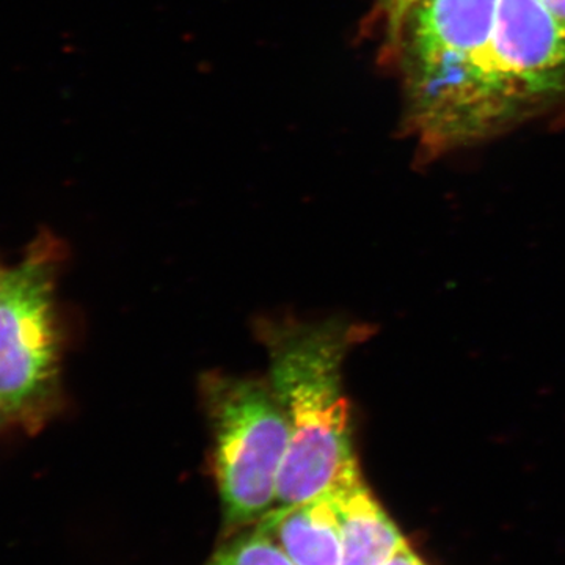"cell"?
Segmentation results:
<instances>
[{"instance_id": "6da1fadb", "label": "cell", "mask_w": 565, "mask_h": 565, "mask_svg": "<svg viewBox=\"0 0 565 565\" xmlns=\"http://www.w3.org/2000/svg\"><path fill=\"white\" fill-rule=\"evenodd\" d=\"M256 332L269 355L270 385L291 427L275 505L289 508L329 492L356 463L343 364L363 340V327L341 319L282 318L263 319Z\"/></svg>"}, {"instance_id": "7a4b0ae2", "label": "cell", "mask_w": 565, "mask_h": 565, "mask_svg": "<svg viewBox=\"0 0 565 565\" xmlns=\"http://www.w3.org/2000/svg\"><path fill=\"white\" fill-rule=\"evenodd\" d=\"M62 245L33 241L0 289V415L36 434L62 405V329L55 281Z\"/></svg>"}, {"instance_id": "3957f363", "label": "cell", "mask_w": 565, "mask_h": 565, "mask_svg": "<svg viewBox=\"0 0 565 565\" xmlns=\"http://www.w3.org/2000/svg\"><path fill=\"white\" fill-rule=\"evenodd\" d=\"M212 465L230 533L256 525L277 505L291 427L269 381L212 373L202 379Z\"/></svg>"}, {"instance_id": "277c9868", "label": "cell", "mask_w": 565, "mask_h": 565, "mask_svg": "<svg viewBox=\"0 0 565 565\" xmlns=\"http://www.w3.org/2000/svg\"><path fill=\"white\" fill-rule=\"evenodd\" d=\"M494 65L520 106L565 93V24L541 0H498Z\"/></svg>"}, {"instance_id": "5b68a950", "label": "cell", "mask_w": 565, "mask_h": 565, "mask_svg": "<svg viewBox=\"0 0 565 565\" xmlns=\"http://www.w3.org/2000/svg\"><path fill=\"white\" fill-rule=\"evenodd\" d=\"M343 541L341 565H384L407 544L399 527L364 484L359 462L329 490Z\"/></svg>"}, {"instance_id": "8992f818", "label": "cell", "mask_w": 565, "mask_h": 565, "mask_svg": "<svg viewBox=\"0 0 565 565\" xmlns=\"http://www.w3.org/2000/svg\"><path fill=\"white\" fill-rule=\"evenodd\" d=\"M296 565H341L343 541L330 492L289 508H275L256 523Z\"/></svg>"}, {"instance_id": "52a82bcc", "label": "cell", "mask_w": 565, "mask_h": 565, "mask_svg": "<svg viewBox=\"0 0 565 565\" xmlns=\"http://www.w3.org/2000/svg\"><path fill=\"white\" fill-rule=\"evenodd\" d=\"M204 565H296L262 531H244L225 542Z\"/></svg>"}, {"instance_id": "ba28073f", "label": "cell", "mask_w": 565, "mask_h": 565, "mask_svg": "<svg viewBox=\"0 0 565 565\" xmlns=\"http://www.w3.org/2000/svg\"><path fill=\"white\" fill-rule=\"evenodd\" d=\"M419 2L422 0H381L390 31L399 32L401 28H404L408 14L414 11Z\"/></svg>"}, {"instance_id": "9c48e42d", "label": "cell", "mask_w": 565, "mask_h": 565, "mask_svg": "<svg viewBox=\"0 0 565 565\" xmlns=\"http://www.w3.org/2000/svg\"><path fill=\"white\" fill-rule=\"evenodd\" d=\"M384 565H426V563L416 555L411 545L405 544Z\"/></svg>"}, {"instance_id": "30bf717a", "label": "cell", "mask_w": 565, "mask_h": 565, "mask_svg": "<svg viewBox=\"0 0 565 565\" xmlns=\"http://www.w3.org/2000/svg\"><path fill=\"white\" fill-rule=\"evenodd\" d=\"M546 10L565 24V0H541Z\"/></svg>"}, {"instance_id": "8fae6325", "label": "cell", "mask_w": 565, "mask_h": 565, "mask_svg": "<svg viewBox=\"0 0 565 565\" xmlns=\"http://www.w3.org/2000/svg\"><path fill=\"white\" fill-rule=\"evenodd\" d=\"M7 270L9 269H6V267L0 266V289H2L3 280H6Z\"/></svg>"}, {"instance_id": "7c38bea8", "label": "cell", "mask_w": 565, "mask_h": 565, "mask_svg": "<svg viewBox=\"0 0 565 565\" xmlns=\"http://www.w3.org/2000/svg\"><path fill=\"white\" fill-rule=\"evenodd\" d=\"M0 418H2V415H0Z\"/></svg>"}]
</instances>
